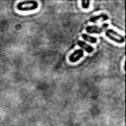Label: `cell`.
I'll list each match as a JSON object with an SVG mask.
<instances>
[{
  "instance_id": "6da1fadb",
  "label": "cell",
  "mask_w": 126,
  "mask_h": 126,
  "mask_svg": "<svg viewBox=\"0 0 126 126\" xmlns=\"http://www.w3.org/2000/svg\"><path fill=\"white\" fill-rule=\"evenodd\" d=\"M38 6L36 1H28V2H20L17 5L18 10L20 11H31L36 9Z\"/></svg>"
},
{
  "instance_id": "7a4b0ae2",
  "label": "cell",
  "mask_w": 126,
  "mask_h": 126,
  "mask_svg": "<svg viewBox=\"0 0 126 126\" xmlns=\"http://www.w3.org/2000/svg\"><path fill=\"white\" fill-rule=\"evenodd\" d=\"M105 34L107 37H109L110 39H112L113 41H116L118 43H123L124 42V36L117 33L116 32H114L113 30H106L105 31Z\"/></svg>"
},
{
  "instance_id": "3957f363",
  "label": "cell",
  "mask_w": 126,
  "mask_h": 126,
  "mask_svg": "<svg viewBox=\"0 0 126 126\" xmlns=\"http://www.w3.org/2000/svg\"><path fill=\"white\" fill-rule=\"evenodd\" d=\"M106 28H107V24H104L101 27H98V26H88L86 28V31L88 32H90V33H100Z\"/></svg>"
},
{
  "instance_id": "277c9868",
  "label": "cell",
  "mask_w": 126,
  "mask_h": 126,
  "mask_svg": "<svg viewBox=\"0 0 126 126\" xmlns=\"http://www.w3.org/2000/svg\"><path fill=\"white\" fill-rule=\"evenodd\" d=\"M83 55H84V52H83V50H82V49L75 50V51L70 55L69 60H70L71 62H76V61H78L80 58H82V57H83Z\"/></svg>"
},
{
  "instance_id": "5b68a950",
  "label": "cell",
  "mask_w": 126,
  "mask_h": 126,
  "mask_svg": "<svg viewBox=\"0 0 126 126\" xmlns=\"http://www.w3.org/2000/svg\"><path fill=\"white\" fill-rule=\"evenodd\" d=\"M78 45H79V46H81L84 50H86V51H87V52H89V53H91V52H93V51H94V47H92L91 45L87 44L85 41L79 40V41H78ZM83 49H82V50H83Z\"/></svg>"
},
{
  "instance_id": "8992f818",
  "label": "cell",
  "mask_w": 126,
  "mask_h": 126,
  "mask_svg": "<svg viewBox=\"0 0 126 126\" xmlns=\"http://www.w3.org/2000/svg\"><path fill=\"white\" fill-rule=\"evenodd\" d=\"M108 20V16L106 15V14H99V15H97V16H94V17H92L91 19H90V22H96L97 20Z\"/></svg>"
},
{
  "instance_id": "52a82bcc",
  "label": "cell",
  "mask_w": 126,
  "mask_h": 126,
  "mask_svg": "<svg viewBox=\"0 0 126 126\" xmlns=\"http://www.w3.org/2000/svg\"><path fill=\"white\" fill-rule=\"evenodd\" d=\"M82 37L86 40V41H90V42H93V43H95L96 42V38L95 37H93V36H90L86 33H83L82 34Z\"/></svg>"
},
{
  "instance_id": "ba28073f",
  "label": "cell",
  "mask_w": 126,
  "mask_h": 126,
  "mask_svg": "<svg viewBox=\"0 0 126 126\" xmlns=\"http://www.w3.org/2000/svg\"><path fill=\"white\" fill-rule=\"evenodd\" d=\"M89 5H90V1L89 0L88 1H86V0H83L82 1V6H83L84 9H87L89 7Z\"/></svg>"
}]
</instances>
